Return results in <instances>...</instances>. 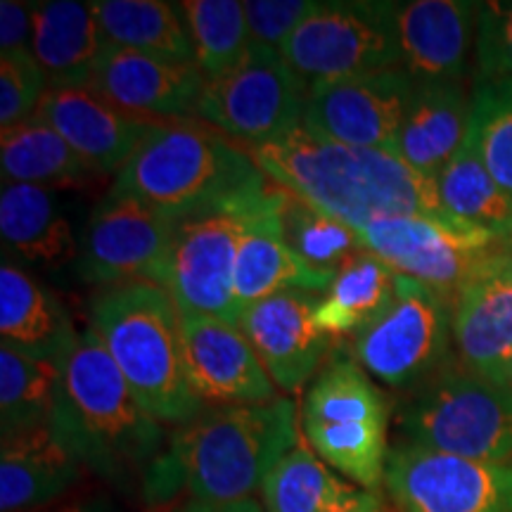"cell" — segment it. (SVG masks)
I'll return each instance as SVG.
<instances>
[{
  "mask_svg": "<svg viewBox=\"0 0 512 512\" xmlns=\"http://www.w3.org/2000/svg\"><path fill=\"white\" fill-rule=\"evenodd\" d=\"M309 88L278 50L249 43L230 72L207 81L197 119L242 147L271 143L304 124Z\"/></svg>",
  "mask_w": 512,
  "mask_h": 512,
  "instance_id": "cell-9",
  "label": "cell"
},
{
  "mask_svg": "<svg viewBox=\"0 0 512 512\" xmlns=\"http://www.w3.org/2000/svg\"><path fill=\"white\" fill-rule=\"evenodd\" d=\"M512 81V0L477 5L475 83Z\"/></svg>",
  "mask_w": 512,
  "mask_h": 512,
  "instance_id": "cell-37",
  "label": "cell"
},
{
  "mask_svg": "<svg viewBox=\"0 0 512 512\" xmlns=\"http://www.w3.org/2000/svg\"><path fill=\"white\" fill-rule=\"evenodd\" d=\"M477 5L465 0L396 3L403 72L413 81H463L475 48Z\"/></svg>",
  "mask_w": 512,
  "mask_h": 512,
  "instance_id": "cell-21",
  "label": "cell"
},
{
  "mask_svg": "<svg viewBox=\"0 0 512 512\" xmlns=\"http://www.w3.org/2000/svg\"><path fill=\"white\" fill-rule=\"evenodd\" d=\"M358 512H387V510H384V508H382V503L377 501L375 505H370V508H366V510H358Z\"/></svg>",
  "mask_w": 512,
  "mask_h": 512,
  "instance_id": "cell-43",
  "label": "cell"
},
{
  "mask_svg": "<svg viewBox=\"0 0 512 512\" xmlns=\"http://www.w3.org/2000/svg\"><path fill=\"white\" fill-rule=\"evenodd\" d=\"M283 197L285 190L275 185L268 200L254 211L240 240L238 261H235V297L242 311L249 304L280 292L306 290L323 294L335 278L313 271L285 240L283 219H280Z\"/></svg>",
  "mask_w": 512,
  "mask_h": 512,
  "instance_id": "cell-22",
  "label": "cell"
},
{
  "mask_svg": "<svg viewBox=\"0 0 512 512\" xmlns=\"http://www.w3.org/2000/svg\"><path fill=\"white\" fill-rule=\"evenodd\" d=\"M467 145L494 181L512 195V81L472 86Z\"/></svg>",
  "mask_w": 512,
  "mask_h": 512,
  "instance_id": "cell-36",
  "label": "cell"
},
{
  "mask_svg": "<svg viewBox=\"0 0 512 512\" xmlns=\"http://www.w3.org/2000/svg\"><path fill=\"white\" fill-rule=\"evenodd\" d=\"M302 432L313 453L366 491L384 484L387 399L356 358L335 356L313 377L302 403Z\"/></svg>",
  "mask_w": 512,
  "mask_h": 512,
  "instance_id": "cell-7",
  "label": "cell"
},
{
  "mask_svg": "<svg viewBox=\"0 0 512 512\" xmlns=\"http://www.w3.org/2000/svg\"><path fill=\"white\" fill-rule=\"evenodd\" d=\"M318 299L316 292L290 290L242 311L240 330L275 387L287 394L302 392L330 351L332 337L313 320Z\"/></svg>",
  "mask_w": 512,
  "mask_h": 512,
  "instance_id": "cell-17",
  "label": "cell"
},
{
  "mask_svg": "<svg viewBox=\"0 0 512 512\" xmlns=\"http://www.w3.org/2000/svg\"><path fill=\"white\" fill-rule=\"evenodd\" d=\"M266 200L178 223L166 290L181 313L219 318L240 328L242 306L235 297V261L254 211Z\"/></svg>",
  "mask_w": 512,
  "mask_h": 512,
  "instance_id": "cell-14",
  "label": "cell"
},
{
  "mask_svg": "<svg viewBox=\"0 0 512 512\" xmlns=\"http://www.w3.org/2000/svg\"><path fill=\"white\" fill-rule=\"evenodd\" d=\"M413 83L403 69L318 83L306 95L304 126L335 143L394 152Z\"/></svg>",
  "mask_w": 512,
  "mask_h": 512,
  "instance_id": "cell-15",
  "label": "cell"
},
{
  "mask_svg": "<svg viewBox=\"0 0 512 512\" xmlns=\"http://www.w3.org/2000/svg\"><path fill=\"white\" fill-rule=\"evenodd\" d=\"M396 283L399 273L373 252L361 249L335 273L330 287L318 299L313 320L332 339L358 337L394 302Z\"/></svg>",
  "mask_w": 512,
  "mask_h": 512,
  "instance_id": "cell-29",
  "label": "cell"
},
{
  "mask_svg": "<svg viewBox=\"0 0 512 512\" xmlns=\"http://www.w3.org/2000/svg\"><path fill=\"white\" fill-rule=\"evenodd\" d=\"M178 223L136 197L107 190L79 235L76 275L95 287L124 283L166 287Z\"/></svg>",
  "mask_w": 512,
  "mask_h": 512,
  "instance_id": "cell-12",
  "label": "cell"
},
{
  "mask_svg": "<svg viewBox=\"0 0 512 512\" xmlns=\"http://www.w3.org/2000/svg\"><path fill=\"white\" fill-rule=\"evenodd\" d=\"M406 444L477 463H512V387L465 366L439 368L396 411Z\"/></svg>",
  "mask_w": 512,
  "mask_h": 512,
  "instance_id": "cell-6",
  "label": "cell"
},
{
  "mask_svg": "<svg viewBox=\"0 0 512 512\" xmlns=\"http://www.w3.org/2000/svg\"><path fill=\"white\" fill-rule=\"evenodd\" d=\"M91 5L112 46L174 62H195V46L181 3L98 0Z\"/></svg>",
  "mask_w": 512,
  "mask_h": 512,
  "instance_id": "cell-30",
  "label": "cell"
},
{
  "mask_svg": "<svg viewBox=\"0 0 512 512\" xmlns=\"http://www.w3.org/2000/svg\"><path fill=\"white\" fill-rule=\"evenodd\" d=\"M470 112L472 93L463 81H415L394 152L434 181L463 150Z\"/></svg>",
  "mask_w": 512,
  "mask_h": 512,
  "instance_id": "cell-23",
  "label": "cell"
},
{
  "mask_svg": "<svg viewBox=\"0 0 512 512\" xmlns=\"http://www.w3.org/2000/svg\"><path fill=\"white\" fill-rule=\"evenodd\" d=\"M107 48L110 41L91 3H38L31 55L46 74L48 88L91 86Z\"/></svg>",
  "mask_w": 512,
  "mask_h": 512,
  "instance_id": "cell-26",
  "label": "cell"
},
{
  "mask_svg": "<svg viewBox=\"0 0 512 512\" xmlns=\"http://www.w3.org/2000/svg\"><path fill=\"white\" fill-rule=\"evenodd\" d=\"M185 375L204 406H245L275 399V384L245 332L219 318L181 313Z\"/></svg>",
  "mask_w": 512,
  "mask_h": 512,
  "instance_id": "cell-18",
  "label": "cell"
},
{
  "mask_svg": "<svg viewBox=\"0 0 512 512\" xmlns=\"http://www.w3.org/2000/svg\"><path fill=\"white\" fill-rule=\"evenodd\" d=\"M36 8L38 3H27V0L0 3V53H17V50L31 53Z\"/></svg>",
  "mask_w": 512,
  "mask_h": 512,
  "instance_id": "cell-40",
  "label": "cell"
},
{
  "mask_svg": "<svg viewBox=\"0 0 512 512\" xmlns=\"http://www.w3.org/2000/svg\"><path fill=\"white\" fill-rule=\"evenodd\" d=\"M434 183L448 216L512 242V195L494 181L470 145H463Z\"/></svg>",
  "mask_w": 512,
  "mask_h": 512,
  "instance_id": "cell-32",
  "label": "cell"
},
{
  "mask_svg": "<svg viewBox=\"0 0 512 512\" xmlns=\"http://www.w3.org/2000/svg\"><path fill=\"white\" fill-rule=\"evenodd\" d=\"M50 512H121V510L110 501V498L91 496V498H81V501H74L69 505H62V508L50 510Z\"/></svg>",
  "mask_w": 512,
  "mask_h": 512,
  "instance_id": "cell-42",
  "label": "cell"
},
{
  "mask_svg": "<svg viewBox=\"0 0 512 512\" xmlns=\"http://www.w3.org/2000/svg\"><path fill=\"white\" fill-rule=\"evenodd\" d=\"M510 254H512V242H510Z\"/></svg>",
  "mask_w": 512,
  "mask_h": 512,
  "instance_id": "cell-44",
  "label": "cell"
},
{
  "mask_svg": "<svg viewBox=\"0 0 512 512\" xmlns=\"http://www.w3.org/2000/svg\"><path fill=\"white\" fill-rule=\"evenodd\" d=\"M79 328L64 304L10 256L0 266V347L57 361Z\"/></svg>",
  "mask_w": 512,
  "mask_h": 512,
  "instance_id": "cell-25",
  "label": "cell"
},
{
  "mask_svg": "<svg viewBox=\"0 0 512 512\" xmlns=\"http://www.w3.org/2000/svg\"><path fill=\"white\" fill-rule=\"evenodd\" d=\"M384 486L396 512H512V463H477L406 441L389 446Z\"/></svg>",
  "mask_w": 512,
  "mask_h": 512,
  "instance_id": "cell-13",
  "label": "cell"
},
{
  "mask_svg": "<svg viewBox=\"0 0 512 512\" xmlns=\"http://www.w3.org/2000/svg\"><path fill=\"white\" fill-rule=\"evenodd\" d=\"M91 88L128 112L152 119L197 117L207 79L195 62H174L112 46L95 69Z\"/></svg>",
  "mask_w": 512,
  "mask_h": 512,
  "instance_id": "cell-20",
  "label": "cell"
},
{
  "mask_svg": "<svg viewBox=\"0 0 512 512\" xmlns=\"http://www.w3.org/2000/svg\"><path fill=\"white\" fill-rule=\"evenodd\" d=\"M273 188L247 147L214 126L164 119L114 176L110 190L183 221L252 207Z\"/></svg>",
  "mask_w": 512,
  "mask_h": 512,
  "instance_id": "cell-4",
  "label": "cell"
},
{
  "mask_svg": "<svg viewBox=\"0 0 512 512\" xmlns=\"http://www.w3.org/2000/svg\"><path fill=\"white\" fill-rule=\"evenodd\" d=\"M174 512H266L261 503H256L254 498H242V501H228V503H200V501H188L183 508Z\"/></svg>",
  "mask_w": 512,
  "mask_h": 512,
  "instance_id": "cell-41",
  "label": "cell"
},
{
  "mask_svg": "<svg viewBox=\"0 0 512 512\" xmlns=\"http://www.w3.org/2000/svg\"><path fill=\"white\" fill-rule=\"evenodd\" d=\"M88 325L110 351L140 406L162 425L183 427L207 408L188 384L181 309L166 287H98L88 302Z\"/></svg>",
  "mask_w": 512,
  "mask_h": 512,
  "instance_id": "cell-5",
  "label": "cell"
},
{
  "mask_svg": "<svg viewBox=\"0 0 512 512\" xmlns=\"http://www.w3.org/2000/svg\"><path fill=\"white\" fill-rule=\"evenodd\" d=\"M247 152L273 185L354 230L387 216L456 221L441 207L437 183L392 150L349 147L299 124Z\"/></svg>",
  "mask_w": 512,
  "mask_h": 512,
  "instance_id": "cell-2",
  "label": "cell"
},
{
  "mask_svg": "<svg viewBox=\"0 0 512 512\" xmlns=\"http://www.w3.org/2000/svg\"><path fill=\"white\" fill-rule=\"evenodd\" d=\"M363 247L392 271L427 285L448 302L510 242L434 216H387L356 230Z\"/></svg>",
  "mask_w": 512,
  "mask_h": 512,
  "instance_id": "cell-11",
  "label": "cell"
},
{
  "mask_svg": "<svg viewBox=\"0 0 512 512\" xmlns=\"http://www.w3.org/2000/svg\"><path fill=\"white\" fill-rule=\"evenodd\" d=\"M280 219H283L285 240L313 271L335 275L351 256L366 249L361 235L349 223L311 207L287 190L280 204Z\"/></svg>",
  "mask_w": 512,
  "mask_h": 512,
  "instance_id": "cell-35",
  "label": "cell"
},
{
  "mask_svg": "<svg viewBox=\"0 0 512 512\" xmlns=\"http://www.w3.org/2000/svg\"><path fill=\"white\" fill-rule=\"evenodd\" d=\"M57 366L50 427L88 472L131 494L166 448L162 422L140 406L91 325L76 332Z\"/></svg>",
  "mask_w": 512,
  "mask_h": 512,
  "instance_id": "cell-3",
  "label": "cell"
},
{
  "mask_svg": "<svg viewBox=\"0 0 512 512\" xmlns=\"http://www.w3.org/2000/svg\"><path fill=\"white\" fill-rule=\"evenodd\" d=\"M188 22L195 64L204 79H219L247 53L249 29L245 3L238 0H185L181 3Z\"/></svg>",
  "mask_w": 512,
  "mask_h": 512,
  "instance_id": "cell-34",
  "label": "cell"
},
{
  "mask_svg": "<svg viewBox=\"0 0 512 512\" xmlns=\"http://www.w3.org/2000/svg\"><path fill=\"white\" fill-rule=\"evenodd\" d=\"M3 183L83 188L95 176L53 126L38 117L0 133Z\"/></svg>",
  "mask_w": 512,
  "mask_h": 512,
  "instance_id": "cell-31",
  "label": "cell"
},
{
  "mask_svg": "<svg viewBox=\"0 0 512 512\" xmlns=\"http://www.w3.org/2000/svg\"><path fill=\"white\" fill-rule=\"evenodd\" d=\"M453 339V302L399 275L389 309L354 342V358L387 387L413 389L446 366Z\"/></svg>",
  "mask_w": 512,
  "mask_h": 512,
  "instance_id": "cell-10",
  "label": "cell"
},
{
  "mask_svg": "<svg viewBox=\"0 0 512 512\" xmlns=\"http://www.w3.org/2000/svg\"><path fill=\"white\" fill-rule=\"evenodd\" d=\"M83 465L57 439L53 427L3 439L0 508L29 512L55 503L79 482Z\"/></svg>",
  "mask_w": 512,
  "mask_h": 512,
  "instance_id": "cell-27",
  "label": "cell"
},
{
  "mask_svg": "<svg viewBox=\"0 0 512 512\" xmlns=\"http://www.w3.org/2000/svg\"><path fill=\"white\" fill-rule=\"evenodd\" d=\"M0 238L5 256L19 266L57 271L76 264L79 238L62 211L57 190L43 185L3 183L0 192Z\"/></svg>",
  "mask_w": 512,
  "mask_h": 512,
  "instance_id": "cell-24",
  "label": "cell"
},
{
  "mask_svg": "<svg viewBox=\"0 0 512 512\" xmlns=\"http://www.w3.org/2000/svg\"><path fill=\"white\" fill-rule=\"evenodd\" d=\"M299 444L297 406L287 396L245 406H207L176 427L143 477L150 508L176 501L228 503L261 489L268 472Z\"/></svg>",
  "mask_w": 512,
  "mask_h": 512,
  "instance_id": "cell-1",
  "label": "cell"
},
{
  "mask_svg": "<svg viewBox=\"0 0 512 512\" xmlns=\"http://www.w3.org/2000/svg\"><path fill=\"white\" fill-rule=\"evenodd\" d=\"M34 117L53 126L93 174L114 176L164 121L128 112L91 86L48 88Z\"/></svg>",
  "mask_w": 512,
  "mask_h": 512,
  "instance_id": "cell-16",
  "label": "cell"
},
{
  "mask_svg": "<svg viewBox=\"0 0 512 512\" xmlns=\"http://www.w3.org/2000/svg\"><path fill=\"white\" fill-rule=\"evenodd\" d=\"M60 392L57 361L0 347V432L3 439L48 427Z\"/></svg>",
  "mask_w": 512,
  "mask_h": 512,
  "instance_id": "cell-33",
  "label": "cell"
},
{
  "mask_svg": "<svg viewBox=\"0 0 512 512\" xmlns=\"http://www.w3.org/2000/svg\"><path fill=\"white\" fill-rule=\"evenodd\" d=\"M306 88L401 69L396 3L328 0L280 48Z\"/></svg>",
  "mask_w": 512,
  "mask_h": 512,
  "instance_id": "cell-8",
  "label": "cell"
},
{
  "mask_svg": "<svg viewBox=\"0 0 512 512\" xmlns=\"http://www.w3.org/2000/svg\"><path fill=\"white\" fill-rule=\"evenodd\" d=\"M453 342L467 370L512 387L510 245L458 290L453 299Z\"/></svg>",
  "mask_w": 512,
  "mask_h": 512,
  "instance_id": "cell-19",
  "label": "cell"
},
{
  "mask_svg": "<svg viewBox=\"0 0 512 512\" xmlns=\"http://www.w3.org/2000/svg\"><path fill=\"white\" fill-rule=\"evenodd\" d=\"M266 512H358L375 505L373 491L349 484L311 448L297 444L261 484Z\"/></svg>",
  "mask_w": 512,
  "mask_h": 512,
  "instance_id": "cell-28",
  "label": "cell"
},
{
  "mask_svg": "<svg viewBox=\"0 0 512 512\" xmlns=\"http://www.w3.org/2000/svg\"><path fill=\"white\" fill-rule=\"evenodd\" d=\"M48 93V79L27 50L0 53V124H24L41 107Z\"/></svg>",
  "mask_w": 512,
  "mask_h": 512,
  "instance_id": "cell-38",
  "label": "cell"
},
{
  "mask_svg": "<svg viewBox=\"0 0 512 512\" xmlns=\"http://www.w3.org/2000/svg\"><path fill=\"white\" fill-rule=\"evenodd\" d=\"M316 5L311 0H247L249 38L280 53L287 38L316 10Z\"/></svg>",
  "mask_w": 512,
  "mask_h": 512,
  "instance_id": "cell-39",
  "label": "cell"
}]
</instances>
